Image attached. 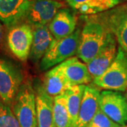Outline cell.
I'll list each match as a JSON object with an SVG mask.
<instances>
[{"instance_id": "obj_11", "label": "cell", "mask_w": 127, "mask_h": 127, "mask_svg": "<svg viewBox=\"0 0 127 127\" xmlns=\"http://www.w3.org/2000/svg\"><path fill=\"white\" fill-rule=\"evenodd\" d=\"M36 98L37 127H56L54 119V97L50 96L42 85L37 81L34 83Z\"/></svg>"}, {"instance_id": "obj_4", "label": "cell", "mask_w": 127, "mask_h": 127, "mask_svg": "<svg viewBox=\"0 0 127 127\" xmlns=\"http://www.w3.org/2000/svg\"><path fill=\"white\" fill-rule=\"evenodd\" d=\"M81 29L77 28L71 35L61 40H55L50 49L41 59L40 68L47 71L62 64L77 54Z\"/></svg>"}, {"instance_id": "obj_18", "label": "cell", "mask_w": 127, "mask_h": 127, "mask_svg": "<svg viewBox=\"0 0 127 127\" xmlns=\"http://www.w3.org/2000/svg\"><path fill=\"white\" fill-rule=\"evenodd\" d=\"M42 85L47 93L54 98L64 93L72 87L64 76L58 65L46 73Z\"/></svg>"}, {"instance_id": "obj_16", "label": "cell", "mask_w": 127, "mask_h": 127, "mask_svg": "<svg viewBox=\"0 0 127 127\" xmlns=\"http://www.w3.org/2000/svg\"><path fill=\"white\" fill-rule=\"evenodd\" d=\"M73 10L83 15L104 13L117 6L122 0H65Z\"/></svg>"}, {"instance_id": "obj_24", "label": "cell", "mask_w": 127, "mask_h": 127, "mask_svg": "<svg viewBox=\"0 0 127 127\" xmlns=\"http://www.w3.org/2000/svg\"><path fill=\"white\" fill-rule=\"evenodd\" d=\"M127 93H126V95H125V96H126V97H127Z\"/></svg>"}, {"instance_id": "obj_17", "label": "cell", "mask_w": 127, "mask_h": 127, "mask_svg": "<svg viewBox=\"0 0 127 127\" xmlns=\"http://www.w3.org/2000/svg\"><path fill=\"white\" fill-rule=\"evenodd\" d=\"M33 29V41L29 58L32 62L41 61L50 49L55 37L51 33L48 26H41Z\"/></svg>"}, {"instance_id": "obj_25", "label": "cell", "mask_w": 127, "mask_h": 127, "mask_svg": "<svg viewBox=\"0 0 127 127\" xmlns=\"http://www.w3.org/2000/svg\"><path fill=\"white\" fill-rule=\"evenodd\" d=\"M28 1H34V0H28Z\"/></svg>"}, {"instance_id": "obj_27", "label": "cell", "mask_w": 127, "mask_h": 127, "mask_svg": "<svg viewBox=\"0 0 127 127\" xmlns=\"http://www.w3.org/2000/svg\"><path fill=\"white\" fill-rule=\"evenodd\" d=\"M58 1H61V0H58Z\"/></svg>"}, {"instance_id": "obj_2", "label": "cell", "mask_w": 127, "mask_h": 127, "mask_svg": "<svg viewBox=\"0 0 127 127\" xmlns=\"http://www.w3.org/2000/svg\"><path fill=\"white\" fill-rule=\"evenodd\" d=\"M11 107L20 127H37L35 93L30 81L22 84Z\"/></svg>"}, {"instance_id": "obj_9", "label": "cell", "mask_w": 127, "mask_h": 127, "mask_svg": "<svg viewBox=\"0 0 127 127\" xmlns=\"http://www.w3.org/2000/svg\"><path fill=\"white\" fill-rule=\"evenodd\" d=\"M100 109L112 121L122 127L127 126V100L121 92H100Z\"/></svg>"}, {"instance_id": "obj_21", "label": "cell", "mask_w": 127, "mask_h": 127, "mask_svg": "<svg viewBox=\"0 0 127 127\" xmlns=\"http://www.w3.org/2000/svg\"><path fill=\"white\" fill-rule=\"evenodd\" d=\"M0 127H20L11 107L0 101Z\"/></svg>"}, {"instance_id": "obj_19", "label": "cell", "mask_w": 127, "mask_h": 127, "mask_svg": "<svg viewBox=\"0 0 127 127\" xmlns=\"http://www.w3.org/2000/svg\"><path fill=\"white\" fill-rule=\"evenodd\" d=\"M86 86L83 85L72 86L64 93L66 108L71 120L73 127H77L78 114Z\"/></svg>"}, {"instance_id": "obj_7", "label": "cell", "mask_w": 127, "mask_h": 127, "mask_svg": "<svg viewBox=\"0 0 127 127\" xmlns=\"http://www.w3.org/2000/svg\"><path fill=\"white\" fill-rule=\"evenodd\" d=\"M63 6V3L58 0L31 1L24 21L32 28L48 26Z\"/></svg>"}, {"instance_id": "obj_26", "label": "cell", "mask_w": 127, "mask_h": 127, "mask_svg": "<svg viewBox=\"0 0 127 127\" xmlns=\"http://www.w3.org/2000/svg\"><path fill=\"white\" fill-rule=\"evenodd\" d=\"M122 1H127V0H122Z\"/></svg>"}, {"instance_id": "obj_14", "label": "cell", "mask_w": 127, "mask_h": 127, "mask_svg": "<svg viewBox=\"0 0 127 127\" xmlns=\"http://www.w3.org/2000/svg\"><path fill=\"white\" fill-rule=\"evenodd\" d=\"M58 66L71 86H86L93 81L87 64L77 57H71Z\"/></svg>"}, {"instance_id": "obj_22", "label": "cell", "mask_w": 127, "mask_h": 127, "mask_svg": "<svg viewBox=\"0 0 127 127\" xmlns=\"http://www.w3.org/2000/svg\"><path fill=\"white\" fill-rule=\"evenodd\" d=\"M87 127H124L114 122L99 109Z\"/></svg>"}, {"instance_id": "obj_10", "label": "cell", "mask_w": 127, "mask_h": 127, "mask_svg": "<svg viewBox=\"0 0 127 127\" xmlns=\"http://www.w3.org/2000/svg\"><path fill=\"white\" fill-rule=\"evenodd\" d=\"M117 41L113 34L109 32L104 45L94 59L87 64L93 81L103 74L116 58Z\"/></svg>"}, {"instance_id": "obj_1", "label": "cell", "mask_w": 127, "mask_h": 127, "mask_svg": "<svg viewBox=\"0 0 127 127\" xmlns=\"http://www.w3.org/2000/svg\"><path fill=\"white\" fill-rule=\"evenodd\" d=\"M109 32L95 16L88 18L81 30L78 58L86 64L91 62L103 47Z\"/></svg>"}, {"instance_id": "obj_20", "label": "cell", "mask_w": 127, "mask_h": 127, "mask_svg": "<svg viewBox=\"0 0 127 127\" xmlns=\"http://www.w3.org/2000/svg\"><path fill=\"white\" fill-rule=\"evenodd\" d=\"M54 119L56 127H73L64 93L54 98Z\"/></svg>"}, {"instance_id": "obj_6", "label": "cell", "mask_w": 127, "mask_h": 127, "mask_svg": "<svg viewBox=\"0 0 127 127\" xmlns=\"http://www.w3.org/2000/svg\"><path fill=\"white\" fill-rule=\"evenodd\" d=\"M96 18L115 36L119 47L127 53V4L117 6Z\"/></svg>"}, {"instance_id": "obj_13", "label": "cell", "mask_w": 127, "mask_h": 127, "mask_svg": "<svg viewBox=\"0 0 127 127\" xmlns=\"http://www.w3.org/2000/svg\"><path fill=\"white\" fill-rule=\"evenodd\" d=\"M77 17L74 11L62 8L55 15L48 27L55 40H58L71 35L76 30Z\"/></svg>"}, {"instance_id": "obj_28", "label": "cell", "mask_w": 127, "mask_h": 127, "mask_svg": "<svg viewBox=\"0 0 127 127\" xmlns=\"http://www.w3.org/2000/svg\"></svg>"}, {"instance_id": "obj_15", "label": "cell", "mask_w": 127, "mask_h": 127, "mask_svg": "<svg viewBox=\"0 0 127 127\" xmlns=\"http://www.w3.org/2000/svg\"><path fill=\"white\" fill-rule=\"evenodd\" d=\"M100 91L95 86H86L80 107L77 127H87L93 119L99 107Z\"/></svg>"}, {"instance_id": "obj_5", "label": "cell", "mask_w": 127, "mask_h": 127, "mask_svg": "<svg viewBox=\"0 0 127 127\" xmlns=\"http://www.w3.org/2000/svg\"><path fill=\"white\" fill-rule=\"evenodd\" d=\"M23 83L21 67L11 59L0 57V99L11 107Z\"/></svg>"}, {"instance_id": "obj_8", "label": "cell", "mask_w": 127, "mask_h": 127, "mask_svg": "<svg viewBox=\"0 0 127 127\" xmlns=\"http://www.w3.org/2000/svg\"><path fill=\"white\" fill-rule=\"evenodd\" d=\"M33 41V29L26 23H21L9 28L7 44L11 52L18 59L26 62L31 53Z\"/></svg>"}, {"instance_id": "obj_3", "label": "cell", "mask_w": 127, "mask_h": 127, "mask_svg": "<svg viewBox=\"0 0 127 127\" xmlns=\"http://www.w3.org/2000/svg\"><path fill=\"white\" fill-rule=\"evenodd\" d=\"M94 86L104 91L123 92L127 89V53L119 46L112 64L103 74L93 81Z\"/></svg>"}, {"instance_id": "obj_12", "label": "cell", "mask_w": 127, "mask_h": 127, "mask_svg": "<svg viewBox=\"0 0 127 127\" xmlns=\"http://www.w3.org/2000/svg\"><path fill=\"white\" fill-rule=\"evenodd\" d=\"M29 3L28 0H0V21L9 28L23 23Z\"/></svg>"}, {"instance_id": "obj_23", "label": "cell", "mask_w": 127, "mask_h": 127, "mask_svg": "<svg viewBox=\"0 0 127 127\" xmlns=\"http://www.w3.org/2000/svg\"><path fill=\"white\" fill-rule=\"evenodd\" d=\"M3 35H4V28L3 26L0 22V43L1 42L2 39H3Z\"/></svg>"}]
</instances>
